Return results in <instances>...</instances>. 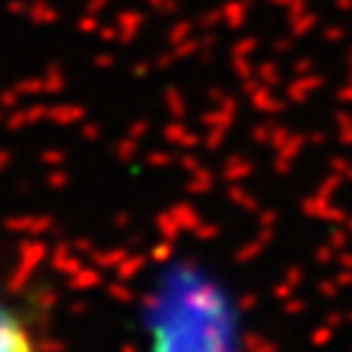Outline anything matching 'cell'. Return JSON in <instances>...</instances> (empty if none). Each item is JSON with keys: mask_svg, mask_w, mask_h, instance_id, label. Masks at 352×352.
Returning <instances> with one entry per match:
<instances>
[{"mask_svg": "<svg viewBox=\"0 0 352 352\" xmlns=\"http://www.w3.org/2000/svg\"><path fill=\"white\" fill-rule=\"evenodd\" d=\"M0 352H38V344L24 317L3 300H0Z\"/></svg>", "mask_w": 352, "mask_h": 352, "instance_id": "cell-1", "label": "cell"}]
</instances>
